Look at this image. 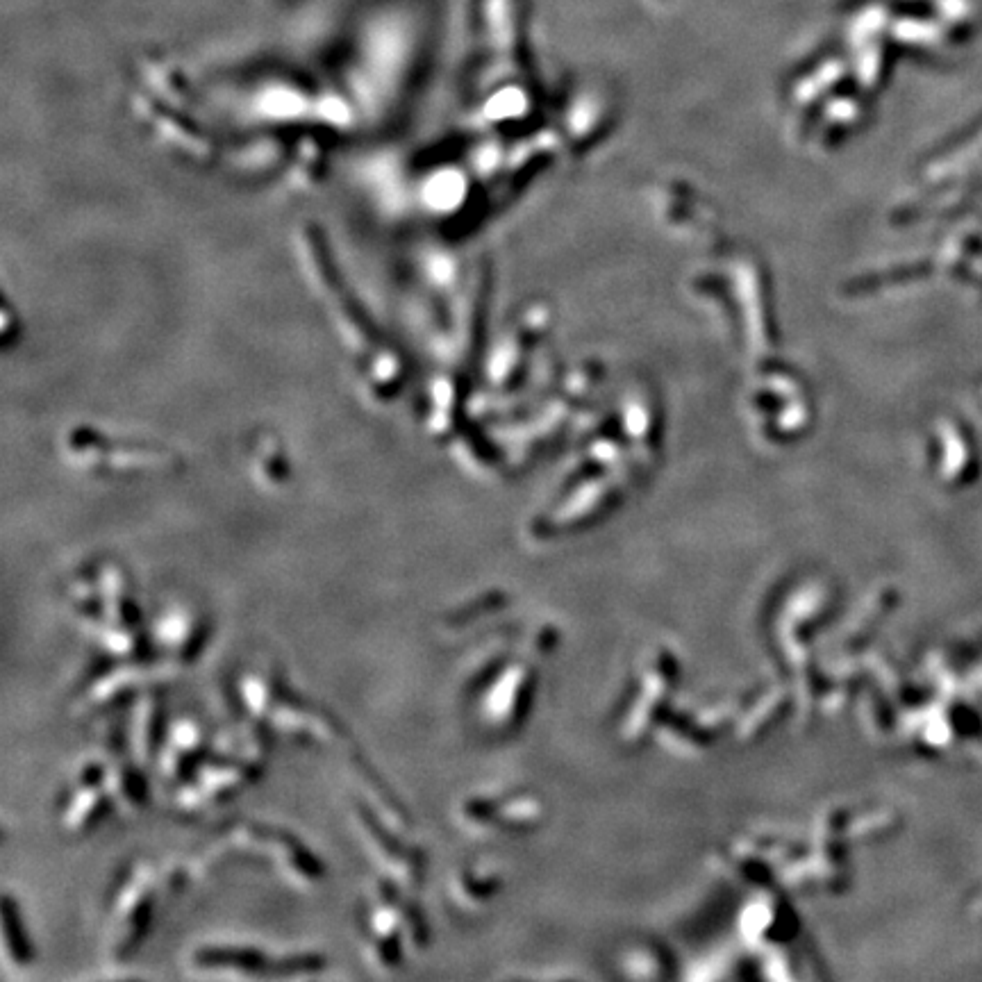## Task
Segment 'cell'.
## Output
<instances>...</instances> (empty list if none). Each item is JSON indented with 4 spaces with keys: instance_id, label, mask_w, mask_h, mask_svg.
I'll list each match as a JSON object with an SVG mask.
<instances>
[{
    "instance_id": "obj_13",
    "label": "cell",
    "mask_w": 982,
    "mask_h": 982,
    "mask_svg": "<svg viewBox=\"0 0 982 982\" xmlns=\"http://www.w3.org/2000/svg\"><path fill=\"white\" fill-rule=\"evenodd\" d=\"M123 712H126V728L132 751L146 769H155L171 723L169 714H166L164 689L146 692Z\"/></svg>"
},
{
    "instance_id": "obj_6",
    "label": "cell",
    "mask_w": 982,
    "mask_h": 982,
    "mask_svg": "<svg viewBox=\"0 0 982 982\" xmlns=\"http://www.w3.org/2000/svg\"><path fill=\"white\" fill-rule=\"evenodd\" d=\"M176 671L178 667L162 657L153 660H103L101 657L73 694V707L82 717L123 712L146 692L169 687Z\"/></svg>"
},
{
    "instance_id": "obj_1",
    "label": "cell",
    "mask_w": 982,
    "mask_h": 982,
    "mask_svg": "<svg viewBox=\"0 0 982 982\" xmlns=\"http://www.w3.org/2000/svg\"><path fill=\"white\" fill-rule=\"evenodd\" d=\"M64 601L103 660H153L146 614L128 567L114 557L78 564L64 580Z\"/></svg>"
},
{
    "instance_id": "obj_9",
    "label": "cell",
    "mask_w": 982,
    "mask_h": 982,
    "mask_svg": "<svg viewBox=\"0 0 982 982\" xmlns=\"http://www.w3.org/2000/svg\"><path fill=\"white\" fill-rule=\"evenodd\" d=\"M119 812L105 755L87 757L73 771L57 801V819L71 837H85Z\"/></svg>"
},
{
    "instance_id": "obj_10",
    "label": "cell",
    "mask_w": 982,
    "mask_h": 982,
    "mask_svg": "<svg viewBox=\"0 0 982 982\" xmlns=\"http://www.w3.org/2000/svg\"><path fill=\"white\" fill-rule=\"evenodd\" d=\"M353 819L364 839L366 851L380 862L382 873L405 889L416 892L423 878V867H426V855L410 837V832L391 826L362 796H353Z\"/></svg>"
},
{
    "instance_id": "obj_14",
    "label": "cell",
    "mask_w": 982,
    "mask_h": 982,
    "mask_svg": "<svg viewBox=\"0 0 982 982\" xmlns=\"http://www.w3.org/2000/svg\"><path fill=\"white\" fill-rule=\"evenodd\" d=\"M0 921H3V944L7 957H10L16 967H28L35 960V948H32L26 923H23L21 907L16 905L10 894L3 896Z\"/></svg>"
},
{
    "instance_id": "obj_5",
    "label": "cell",
    "mask_w": 982,
    "mask_h": 982,
    "mask_svg": "<svg viewBox=\"0 0 982 982\" xmlns=\"http://www.w3.org/2000/svg\"><path fill=\"white\" fill-rule=\"evenodd\" d=\"M414 894L389 876H382L373 894L360 905L357 926L364 957L380 971L403 969L407 955L428 942V926Z\"/></svg>"
},
{
    "instance_id": "obj_8",
    "label": "cell",
    "mask_w": 982,
    "mask_h": 982,
    "mask_svg": "<svg viewBox=\"0 0 982 982\" xmlns=\"http://www.w3.org/2000/svg\"><path fill=\"white\" fill-rule=\"evenodd\" d=\"M189 967L203 973H223L239 978H301L328 967L326 957L314 951L269 953L257 946L203 944L191 951Z\"/></svg>"
},
{
    "instance_id": "obj_11",
    "label": "cell",
    "mask_w": 982,
    "mask_h": 982,
    "mask_svg": "<svg viewBox=\"0 0 982 982\" xmlns=\"http://www.w3.org/2000/svg\"><path fill=\"white\" fill-rule=\"evenodd\" d=\"M155 655L173 667H189L210 644L212 623L198 607L187 603H171L157 612L148 623Z\"/></svg>"
},
{
    "instance_id": "obj_4",
    "label": "cell",
    "mask_w": 982,
    "mask_h": 982,
    "mask_svg": "<svg viewBox=\"0 0 982 982\" xmlns=\"http://www.w3.org/2000/svg\"><path fill=\"white\" fill-rule=\"evenodd\" d=\"M266 748L246 728L241 735H223L189 776L171 789L173 810L182 819H201L235 801L262 776Z\"/></svg>"
},
{
    "instance_id": "obj_2",
    "label": "cell",
    "mask_w": 982,
    "mask_h": 982,
    "mask_svg": "<svg viewBox=\"0 0 982 982\" xmlns=\"http://www.w3.org/2000/svg\"><path fill=\"white\" fill-rule=\"evenodd\" d=\"M241 726L269 748L278 742L332 748L346 730L328 707L298 694L278 669H248L235 682Z\"/></svg>"
},
{
    "instance_id": "obj_3",
    "label": "cell",
    "mask_w": 982,
    "mask_h": 982,
    "mask_svg": "<svg viewBox=\"0 0 982 982\" xmlns=\"http://www.w3.org/2000/svg\"><path fill=\"white\" fill-rule=\"evenodd\" d=\"M235 860L271 869L294 887H314L326 878V864L294 832L260 821H235L216 830L189 862V873L205 876Z\"/></svg>"
},
{
    "instance_id": "obj_12",
    "label": "cell",
    "mask_w": 982,
    "mask_h": 982,
    "mask_svg": "<svg viewBox=\"0 0 982 982\" xmlns=\"http://www.w3.org/2000/svg\"><path fill=\"white\" fill-rule=\"evenodd\" d=\"M219 735L196 717H178L169 723L160 760L155 771L171 789L180 785L207 755L212 753Z\"/></svg>"
},
{
    "instance_id": "obj_7",
    "label": "cell",
    "mask_w": 982,
    "mask_h": 982,
    "mask_svg": "<svg viewBox=\"0 0 982 982\" xmlns=\"http://www.w3.org/2000/svg\"><path fill=\"white\" fill-rule=\"evenodd\" d=\"M164 887L162 873L151 862L137 860L119 873L110 892L107 948L114 960H130L153 928L157 898Z\"/></svg>"
}]
</instances>
